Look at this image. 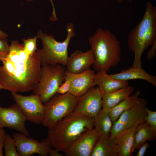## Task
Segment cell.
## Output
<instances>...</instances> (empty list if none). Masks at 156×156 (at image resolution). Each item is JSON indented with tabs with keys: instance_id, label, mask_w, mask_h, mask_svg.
<instances>
[{
	"instance_id": "28",
	"label": "cell",
	"mask_w": 156,
	"mask_h": 156,
	"mask_svg": "<svg viewBox=\"0 0 156 156\" xmlns=\"http://www.w3.org/2000/svg\"><path fill=\"white\" fill-rule=\"evenodd\" d=\"M71 86L70 80L65 78L64 81L58 88L57 93L60 94H64L69 92Z\"/></svg>"
},
{
	"instance_id": "30",
	"label": "cell",
	"mask_w": 156,
	"mask_h": 156,
	"mask_svg": "<svg viewBox=\"0 0 156 156\" xmlns=\"http://www.w3.org/2000/svg\"><path fill=\"white\" fill-rule=\"evenodd\" d=\"M5 131L3 129L0 128V156L3 155L2 149L3 147Z\"/></svg>"
},
{
	"instance_id": "20",
	"label": "cell",
	"mask_w": 156,
	"mask_h": 156,
	"mask_svg": "<svg viewBox=\"0 0 156 156\" xmlns=\"http://www.w3.org/2000/svg\"><path fill=\"white\" fill-rule=\"evenodd\" d=\"M156 137V130L148 125L145 122L137 127L134 135L132 148L133 153L148 141L155 140Z\"/></svg>"
},
{
	"instance_id": "15",
	"label": "cell",
	"mask_w": 156,
	"mask_h": 156,
	"mask_svg": "<svg viewBox=\"0 0 156 156\" xmlns=\"http://www.w3.org/2000/svg\"><path fill=\"white\" fill-rule=\"evenodd\" d=\"M94 62L90 49L85 52L76 50L68 57L65 66L66 71L73 74L82 73L90 69Z\"/></svg>"
},
{
	"instance_id": "26",
	"label": "cell",
	"mask_w": 156,
	"mask_h": 156,
	"mask_svg": "<svg viewBox=\"0 0 156 156\" xmlns=\"http://www.w3.org/2000/svg\"><path fill=\"white\" fill-rule=\"evenodd\" d=\"M146 113L145 122L150 127L156 130V112L149 109L146 107L145 108Z\"/></svg>"
},
{
	"instance_id": "29",
	"label": "cell",
	"mask_w": 156,
	"mask_h": 156,
	"mask_svg": "<svg viewBox=\"0 0 156 156\" xmlns=\"http://www.w3.org/2000/svg\"><path fill=\"white\" fill-rule=\"evenodd\" d=\"M156 50V41L152 44L151 48L146 54V57L147 60H150L154 57L155 54Z\"/></svg>"
},
{
	"instance_id": "14",
	"label": "cell",
	"mask_w": 156,
	"mask_h": 156,
	"mask_svg": "<svg viewBox=\"0 0 156 156\" xmlns=\"http://www.w3.org/2000/svg\"><path fill=\"white\" fill-rule=\"evenodd\" d=\"M99 137L94 129L83 133L65 153L66 156H90Z\"/></svg>"
},
{
	"instance_id": "8",
	"label": "cell",
	"mask_w": 156,
	"mask_h": 156,
	"mask_svg": "<svg viewBox=\"0 0 156 156\" xmlns=\"http://www.w3.org/2000/svg\"><path fill=\"white\" fill-rule=\"evenodd\" d=\"M12 97L21 112L28 120L33 123H42L45 113L44 103L37 94L25 96L12 92Z\"/></svg>"
},
{
	"instance_id": "11",
	"label": "cell",
	"mask_w": 156,
	"mask_h": 156,
	"mask_svg": "<svg viewBox=\"0 0 156 156\" xmlns=\"http://www.w3.org/2000/svg\"><path fill=\"white\" fill-rule=\"evenodd\" d=\"M12 136L18 156H30L34 154L49 156L48 152L51 147L47 138L40 142L32 137L28 138L21 133H15Z\"/></svg>"
},
{
	"instance_id": "23",
	"label": "cell",
	"mask_w": 156,
	"mask_h": 156,
	"mask_svg": "<svg viewBox=\"0 0 156 156\" xmlns=\"http://www.w3.org/2000/svg\"><path fill=\"white\" fill-rule=\"evenodd\" d=\"M140 93V91H138L108 110L109 115L113 122L116 121L123 112L132 107L138 102Z\"/></svg>"
},
{
	"instance_id": "34",
	"label": "cell",
	"mask_w": 156,
	"mask_h": 156,
	"mask_svg": "<svg viewBox=\"0 0 156 156\" xmlns=\"http://www.w3.org/2000/svg\"><path fill=\"white\" fill-rule=\"evenodd\" d=\"M26 0L30 2V1H34V0ZM49 0L51 3L53 7V12L52 13L53 14H55V13L56 12H55V8L54 7V3L53 2V0Z\"/></svg>"
},
{
	"instance_id": "4",
	"label": "cell",
	"mask_w": 156,
	"mask_h": 156,
	"mask_svg": "<svg viewBox=\"0 0 156 156\" xmlns=\"http://www.w3.org/2000/svg\"><path fill=\"white\" fill-rule=\"evenodd\" d=\"M156 41V7L147 1L142 20L131 30L127 44L134 54L132 67H142L141 56L150 46Z\"/></svg>"
},
{
	"instance_id": "27",
	"label": "cell",
	"mask_w": 156,
	"mask_h": 156,
	"mask_svg": "<svg viewBox=\"0 0 156 156\" xmlns=\"http://www.w3.org/2000/svg\"><path fill=\"white\" fill-rule=\"evenodd\" d=\"M10 46L6 38H0V61L7 57L9 51Z\"/></svg>"
},
{
	"instance_id": "2",
	"label": "cell",
	"mask_w": 156,
	"mask_h": 156,
	"mask_svg": "<svg viewBox=\"0 0 156 156\" xmlns=\"http://www.w3.org/2000/svg\"><path fill=\"white\" fill-rule=\"evenodd\" d=\"M93 127V118L70 114L48 128L46 138L51 147L65 153L80 136Z\"/></svg>"
},
{
	"instance_id": "33",
	"label": "cell",
	"mask_w": 156,
	"mask_h": 156,
	"mask_svg": "<svg viewBox=\"0 0 156 156\" xmlns=\"http://www.w3.org/2000/svg\"><path fill=\"white\" fill-rule=\"evenodd\" d=\"M8 34L0 29V38H6Z\"/></svg>"
},
{
	"instance_id": "9",
	"label": "cell",
	"mask_w": 156,
	"mask_h": 156,
	"mask_svg": "<svg viewBox=\"0 0 156 156\" xmlns=\"http://www.w3.org/2000/svg\"><path fill=\"white\" fill-rule=\"evenodd\" d=\"M102 96L97 87L91 88L77 98L76 106L70 114L74 116L94 118L102 109Z\"/></svg>"
},
{
	"instance_id": "36",
	"label": "cell",
	"mask_w": 156,
	"mask_h": 156,
	"mask_svg": "<svg viewBox=\"0 0 156 156\" xmlns=\"http://www.w3.org/2000/svg\"><path fill=\"white\" fill-rule=\"evenodd\" d=\"M117 1H124V0H116ZM129 1H131V0H128Z\"/></svg>"
},
{
	"instance_id": "7",
	"label": "cell",
	"mask_w": 156,
	"mask_h": 156,
	"mask_svg": "<svg viewBox=\"0 0 156 156\" xmlns=\"http://www.w3.org/2000/svg\"><path fill=\"white\" fill-rule=\"evenodd\" d=\"M77 98L68 92L64 94L56 93L44 103V116L42 124L49 128L73 112Z\"/></svg>"
},
{
	"instance_id": "19",
	"label": "cell",
	"mask_w": 156,
	"mask_h": 156,
	"mask_svg": "<svg viewBox=\"0 0 156 156\" xmlns=\"http://www.w3.org/2000/svg\"><path fill=\"white\" fill-rule=\"evenodd\" d=\"M118 148L110 135L99 136L90 156H119Z\"/></svg>"
},
{
	"instance_id": "24",
	"label": "cell",
	"mask_w": 156,
	"mask_h": 156,
	"mask_svg": "<svg viewBox=\"0 0 156 156\" xmlns=\"http://www.w3.org/2000/svg\"><path fill=\"white\" fill-rule=\"evenodd\" d=\"M3 147L6 156H18L15 140L8 133H5Z\"/></svg>"
},
{
	"instance_id": "12",
	"label": "cell",
	"mask_w": 156,
	"mask_h": 156,
	"mask_svg": "<svg viewBox=\"0 0 156 156\" xmlns=\"http://www.w3.org/2000/svg\"><path fill=\"white\" fill-rule=\"evenodd\" d=\"M27 119L15 103L8 107L0 105V128L7 127L27 136L29 135L25 125Z\"/></svg>"
},
{
	"instance_id": "6",
	"label": "cell",
	"mask_w": 156,
	"mask_h": 156,
	"mask_svg": "<svg viewBox=\"0 0 156 156\" xmlns=\"http://www.w3.org/2000/svg\"><path fill=\"white\" fill-rule=\"evenodd\" d=\"M65 67L60 64L44 65L38 84L32 90L38 95L43 103L57 93L58 88L64 81Z\"/></svg>"
},
{
	"instance_id": "31",
	"label": "cell",
	"mask_w": 156,
	"mask_h": 156,
	"mask_svg": "<svg viewBox=\"0 0 156 156\" xmlns=\"http://www.w3.org/2000/svg\"><path fill=\"white\" fill-rule=\"evenodd\" d=\"M149 146V144L147 142L143 144L139 148V151L137 154V156H143L145 154L147 148Z\"/></svg>"
},
{
	"instance_id": "1",
	"label": "cell",
	"mask_w": 156,
	"mask_h": 156,
	"mask_svg": "<svg viewBox=\"0 0 156 156\" xmlns=\"http://www.w3.org/2000/svg\"><path fill=\"white\" fill-rule=\"evenodd\" d=\"M9 46L8 54L0 66V82L4 89L11 92L32 90L41 75L42 66L37 51L28 54L18 40L12 41Z\"/></svg>"
},
{
	"instance_id": "3",
	"label": "cell",
	"mask_w": 156,
	"mask_h": 156,
	"mask_svg": "<svg viewBox=\"0 0 156 156\" xmlns=\"http://www.w3.org/2000/svg\"><path fill=\"white\" fill-rule=\"evenodd\" d=\"M88 41L94 56L93 67L95 70L107 72L118 65L121 60L120 43L109 30L98 29L94 35L89 37Z\"/></svg>"
},
{
	"instance_id": "5",
	"label": "cell",
	"mask_w": 156,
	"mask_h": 156,
	"mask_svg": "<svg viewBox=\"0 0 156 156\" xmlns=\"http://www.w3.org/2000/svg\"><path fill=\"white\" fill-rule=\"evenodd\" d=\"M67 35L62 42H59L51 34H48L42 30H39L37 36L41 42L42 48L37 50L41 66L60 64L65 67L68 58V48L71 38L76 33L74 25L67 24L66 27Z\"/></svg>"
},
{
	"instance_id": "16",
	"label": "cell",
	"mask_w": 156,
	"mask_h": 156,
	"mask_svg": "<svg viewBox=\"0 0 156 156\" xmlns=\"http://www.w3.org/2000/svg\"><path fill=\"white\" fill-rule=\"evenodd\" d=\"M107 72L101 70L97 71L94 77V82L102 96L112 93L128 86V81L116 79Z\"/></svg>"
},
{
	"instance_id": "25",
	"label": "cell",
	"mask_w": 156,
	"mask_h": 156,
	"mask_svg": "<svg viewBox=\"0 0 156 156\" xmlns=\"http://www.w3.org/2000/svg\"><path fill=\"white\" fill-rule=\"evenodd\" d=\"M37 39L36 36L34 38L23 39L24 49L28 54H31L36 51Z\"/></svg>"
},
{
	"instance_id": "18",
	"label": "cell",
	"mask_w": 156,
	"mask_h": 156,
	"mask_svg": "<svg viewBox=\"0 0 156 156\" xmlns=\"http://www.w3.org/2000/svg\"><path fill=\"white\" fill-rule=\"evenodd\" d=\"M111 75L116 79L122 81H128L138 79L143 80L156 86V76L148 73L142 67H131Z\"/></svg>"
},
{
	"instance_id": "21",
	"label": "cell",
	"mask_w": 156,
	"mask_h": 156,
	"mask_svg": "<svg viewBox=\"0 0 156 156\" xmlns=\"http://www.w3.org/2000/svg\"><path fill=\"white\" fill-rule=\"evenodd\" d=\"M134 89L133 87L128 86L103 95L102 108L108 110L110 109L129 96Z\"/></svg>"
},
{
	"instance_id": "32",
	"label": "cell",
	"mask_w": 156,
	"mask_h": 156,
	"mask_svg": "<svg viewBox=\"0 0 156 156\" xmlns=\"http://www.w3.org/2000/svg\"><path fill=\"white\" fill-rule=\"evenodd\" d=\"M60 151L57 150L53 149L51 147L48 152V155L50 156H63L64 155L60 153Z\"/></svg>"
},
{
	"instance_id": "22",
	"label": "cell",
	"mask_w": 156,
	"mask_h": 156,
	"mask_svg": "<svg viewBox=\"0 0 156 156\" xmlns=\"http://www.w3.org/2000/svg\"><path fill=\"white\" fill-rule=\"evenodd\" d=\"M94 129L99 136L110 135L113 122L108 114V110L102 108L93 118Z\"/></svg>"
},
{
	"instance_id": "35",
	"label": "cell",
	"mask_w": 156,
	"mask_h": 156,
	"mask_svg": "<svg viewBox=\"0 0 156 156\" xmlns=\"http://www.w3.org/2000/svg\"><path fill=\"white\" fill-rule=\"evenodd\" d=\"M2 89H4V88L3 85L0 82V90Z\"/></svg>"
},
{
	"instance_id": "13",
	"label": "cell",
	"mask_w": 156,
	"mask_h": 156,
	"mask_svg": "<svg viewBox=\"0 0 156 156\" xmlns=\"http://www.w3.org/2000/svg\"><path fill=\"white\" fill-rule=\"evenodd\" d=\"M95 71L90 69L77 74L71 73L66 71L65 78L69 79L71 82L69 92L77 98L95 86Z\"/></svg>"
},
{
	"instance_id": "10",
	"label": "cell",
	"mask_w": 156,
	"mask_h": 156,
	"mask_svg": "<svg viewBox=\"0 0 156 156\" xmlns=\"http://www.w3.org/2000/svg\"><path fill=\"white\" fill-rule=\"evenodd\" d=\"M144 103L140 99L131 108L123 112L113 122L110 136L113 140L118 135L129 128L137 122L144 120L146 114Z\"/></svg>"
},
{
	"instance_id": "17",
	"label": "cell",
	"mask_w": 156,
	"mask_h": 156,
	"mask_svg": "<svg viewBox=\"0 0 156 156\" xmlns=\"http://www.w3.org/2000/svg\"><path fill=\"white\" fill-rule=\"evenodd\" d=\"M144 122V120L137 122L131 127L117 135L113 139L119 150V156L133 155L132 148L135 130L139 124Z\"/></svg>"
}]
</instances>
